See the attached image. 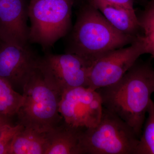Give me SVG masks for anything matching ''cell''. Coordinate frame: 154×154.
<instances>
[{"label": "cell", "mask_w": 154, "mask_h": 154, "mask_svg": "<svg viewBox=\"0 0 154 154\" xmlns=\"http://www.w3.org/2000/svg\"><path fill=\"white\" fill-rule=\"evenodd\" d=\"M96 91L103 107L127 123L140 138L154 92V69L150 63L137 60L118 82Z\"/></svg>", "instance_id": "6da1fadb"}, {"label": "cell", "mask_w": 154, "mask_h": 154, "mask_svg": "<svg viewBox=\"0 0 154 154\" xmlns=\"http://www.w3.org/2000/svg\"><path fill=\"white\" fill-rule=\"evenodd\" d=\"M137 36L122 33L87 2L77 15L66 53L79 56L92 64L105 54L130 45Z\"/></svg>", "instance_id": "7a4b0ae2"}, {"label": "cell", "mask_w": 154, "mask_h": 154, "mask_svg": "<svg viewBox=\"0 0 154 154\" xmlns=\"http://www.w3.org/2000/svg\"><path fill=\"white\" fill-rule=\"evenodd\" d=\"M22 95L18 124L42 132L59 125L63 119L59 112L60 96L48 85L38 68L25 84Z\"/></svg>", "instance_id": "3957f363"}, {"label": "cell", "mask_w": 154, "mask_h": 154, "mask_svg": "<svg viewBox=\"0 0 154 154\" xmlns=\"http://www.w3.org/2000/svg\"><path fill=\"white\" fill-rule=\"evenodd\" d=\"M75 0H30L28 5L30 43L45 51L68 34L71 28L72 11Z\"/></svg>", "instance_id": "277c9868"}, {"label": "cell", "mask_w": 154, "mask_h": 154, "mask_svg": "<svg viewBox=\"0 0 154 154\" xmlns=\"http://www.w3.org/2000/svg\"><path fill=\"white\" fill-rule=\"evenodd\" d=\"M139 140L127 123L103 107L99 123L83 131L81 144L84 154H135Z\"/></svg>", "instance_id": "5b68a950"}, {"label": "cell", "mask_w": 154, "mask_h": 154, "mask_svg": "<svg viewBox=\"0 0 154 154\" xmlns=\"http://www.w3.org/2000/svg\"><path fill=\"white\" fill-rule=\"evenodd\" d=\"M92 63L79 56L47 52L39 57L37 68L48 85L60 96L67 89L88 87Z\"/></svg>", "instance_id": "8992f818"}, {"label": "cell", "mask_w": 154, "mask_h": 154, "mask_svg": "<svg viewBox=\"0 0 154 154\" xmlns=\"http://www.w3.org/2000/svg\"><path fill=\"white\" fill-rule=\"evenodd\" d=\"M146 53L142 36L137 35L127 47L113 50L92 64L88 87L94 90L113 85L121 79L141 56Z\"/></svg>", "instance_id": "52a82bcc"}, {"label": "cell", "mask_w": 154, "mask_h": 154, "mask_svg": "<svg viewBox=\"0 0 154 154\" xmlns=\"http://www.w3.org/2000/svg\"><path fill=\"white\" fill-rule=\"evenodd\" d=\"M101 96L89 87L69 88L62 94L59 112L70 126L85 130L99 123L103 111Z\"/></svg>", "instance_id": "ba28073f"}, {"label": "cell", "mask_w": 154, "mask_h": 154, "mask_svg": "<svg viewBox=\"0 0 154 154\" xmlns=\"http://www.w3.org/2000/svg\"><path fill=\"white\" fill-rule=\"evenodd\" d=\"M39 57L30 45L21 47L0 40V77L17 91H23L37 69Z\"/></svg>", "instance_id": "9c48e42d"}, {"label": "cell", "mask_w": 154, "mask_h": 154, "mask_svg": "<svg viewBox=\"0 0 154 154\" xmlns=\"http://www.w3.org/2000/svg\"><path fill=\"white\" fill-rule=\"evenodd\" d=\"M28 5L24 0L0 2V40L21 47L30 45Z\"/></svg>", "instance_id": "30bf717a"}, {"label": "cell", "mask_w": 154, "mask_h": 154, "mask_svg": "<svg viewBox=\"0 0 154 154\" xmlns=\"http://www.w3.org/2000/svg\"><path fill=\"white\" fill-rule=\"evenodd\" d=\"M86 1L100 11L117 30L128 35L137 36V32L140 27L134 9L128 8L102 0Z\"/></svg>", "instance_id": "8fae6325"}, {"label": "cell", "mask_w": 154, "mask_h": 154, "mask_svg": "<svg viewBox=\"0 0 154 154\" xmlns=\"http://www.w3.org/2000/svg\"><path fill=\"white\" fill-rule=\"evenodd\" d=\"M84 130L63 124L48 132V142L45 154H84L81 139Z\"/></svg>", "instance_id": "7c38bea8"}, {"label": "cell", "mask_w": 154, "mask_h": 154, "mask_svg": "<svg viewBox=\"0 0 154 154\" xmlns=\"http://www.w3.org/2000/svg\"><path fill=\"white\" fill-rule=\"evenodd\" d=\"M48 132H42L24 127L14 137L9 154H45Z\"/></svg>", "instance_id": "4fadbf2b"}, {"label": "cell", "mask_w": 154, "mask_h": 154, "mask_svg": "<svg viewBox=\"0 0 154 154\" xmlns=\"http://www.w3.org/2000/svg\"><path fill=\"white\" fill-rule=\"evenodd\" d=\"M24 101L22 94L0 77V114L10 117L17 115Z\"/></svg>", "instance_id": "5bb4252c"}, {"label": "cell", "mask_w": 154, "mask_h": 154, "mask_svg": "<svg viewBox=\"0 0 154 154\" xmlns=\"http://www.w3.org/2000/svg\"><path fill=\"white\" fill-rule=\"evenodd\" d=\"M148 116L143 127L135 154H154V102L151 100Z\"/></svg>", "instance_id": "9a60e30c"}, {"label": "cell", "mask_w": 154, "mask_h": 154, "mask_svg": "<svg viewBox=\"0 0 154 154\" xmlns=\"http://www.w3.org/2000/svg\"><path fill=\"white\" fill-rule=\"evenodd\" d=\"M138 19L140 28L143 30L142 36L146 53L154 58V0L149 2Z\"/></svg>", "instance_id": "2e32d148"}, {"label": "cell", "mask_w": 154, "mask_h": 154, "mask_svg": "<svg viewBox=\"0 0 154 154\" xmlns=\"http://www.w3.org/2000/svg\"><path fill=\"white\" fill-rule=\"evenodd\" d=\"M23 127L18 123L17 125H12L10 123L0 128V154H9L14 137Z\"/></svg>", "instance_id": "e0dca14e"}, {"label": "cell", "mask_w": 154, "mask_h": 154, "mask_svg": "<svg viewBox=\"0 0 154 154\" xmlns=\"http://www.w3.org/2000/svg\"><path fill=\"white\" fill-rule=\"evenodd\" d=\"M103 2L114 4L130 9H134V0H102Z\"/></svg>", "instance_id": "ac0fdd59"}, {"label": "cell", "mask_w": 154, "mask_h": 154, "mask_svg": "<svg viewBox=\"0 0 154 154\" xmlns=\"http://www.w3.org/2000/svg\"><path fill=\"white\" fill-rule=\"evenodd\" d=\"M9 117L0 114V128L7 124L11 123Z\"/></svg>", "instance_id": "d6986e66"}, {"label": "cell", "mask_w": 154, "mask_h": 154, "mask_svg": "<svg viewBox=\"0 0 154 154\" xmlns=\"http://www.w3.org/2000/svg\"><path fill=\"white\" fill-rule=\"evenodd\" d=\"M2 0H0V2H1V1H2Z\"/></svg>", "instance_id": "ffe728a7"}]
</instances>
